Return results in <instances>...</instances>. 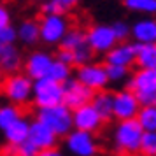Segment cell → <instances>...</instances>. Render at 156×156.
<instances>
[{
    "instance_id": "cell-1",
    "label": "cell",
    "mask_w": 156,
    "mask_h": 156,
    "mask_svg": "<svg viewBox=\"0 0 156 156\" xmlns=\"http://www.w3.org/2000/svg\"><path fill=\"white\" fill-rule=\"evenodd\" d=\"M142 137L144 130L137 119L118 121L112 130V146L121 156H137L140 154Z\"/></svg>"
},
{
    "instance_id": "cell-2",
    "label": "cell",
    "mask_w": 156,
    "mask_h": 156,
    "mask_svg": "<svg viewBox=\"0 0 156 156\" xmlns=\"http://www.w3.org/2000/svg\"><path fill=\"white\" fill-rule=\"evenodd\" d=\"M0 93L2 97L7 100V104L23 107L32 102L34 95V81L25 74V72H16L9 74L2 79L0 83Z\"/></svg>"
},
{
    "instance_id": "cell-3",
    "label": "cell",
    "mask_w": 156,
    "mask_h": 156,
    "mask_svg": "<svg viewBox=\"0 0 156 156\" xmlns=\"http://www.w3.org/2000/svg\"><path fill=\"white\" fill-rule=\"evenodd\" d=\"M35 119L42 121L46 126H49L58 139L69 135L74 130V125H72V111L65 104L37 109Z\"/></svg>"
},
{
    "instance_id": "cell-4",
    "label": "cell",
    "mask_w": 156,
    "mask_h": 156,
    "mask_svg": "<svg viewBox=\"0 0 156 156\" xmlns=\"http://www.w3.org/2000/svg\"><path fill=\"white\" fill-rule=\"evenodd\" d=\"M126 88L135 93L140 107L156 105V70L139 69L132 74Z\"/></svg>"
},
{
    "instance_id": "cell-5",
    "label": "cell",
    "mask_w": 156,
    "mask_h": 156,
    "mask_svg": "<svg viewBox=\"0 0 156 156\" xmlns=\"http://www.w3.org/2000/svg\"><path fill=\"white\" fill-rule=\"evenodd\" d=\"M32 102L37 109L53 107L58 104H63V84L49 77H42L34 81V95Z\"/></svg>"
},
{
    "instance_id": "cell-6",
    "label": "cell",
    "mask_w": 156,
    "mask_h": 156,
    "mask_svg": "<svg viewBox=\"0 0 156 156\" xmlns=\"http://www.w3.org/2000/svg\"><path fill=\"white\" fill-rule=\"evenodd\" d=\"M41 41L48 46H60L65 34L70 30V23L63 14H42L39 20Z\"/></svg>"
},
{
    "instance_id": "cell-7",
    "label": "cell",
    "mask_w": 156,
    "mask_h": 156,
    "mask_svg": "<svg viewBox=\"0 0 156 156\" xmlns=\"http://www.w3.org/2000/svg\"><path fill=\"white\" fill-rule=\"evenodd\" d=\"M63 146L70 156H97L98 153V142L95 133L81 130H72L69 135H65Z\"/></svg>"
},
{
    "instance_id": "cell-8",
    "label": "cell",
    "mask_w": 156,
    "mask_h": 156,
    "mask_svg": "<svg viewBox=\"0 0 156 156\" xmlns=\"http://www.w3.org/2000/svg\"><path fill=\"white\" fill-rule=\"evenodd\" d=\"M86 44L90 46V49L93 53L105 55L118 44V39L114 35L111 25L98 23V25H93V27L88 28V32H86Z\"/></svg>"
},
{
    "instance_id": "cell-9",
    "label": "cell",
    "mask_w": 156,
    "mask_h": 156,
    "mask_svg": "<svg viewBox=\"0 0 156 156\" xmlns=\"http://www.w3.org/2000/svg\"><path fill=\"white\" fill-rule=\"evenodd\" d=\"M76 79L86 88H90L91 91H102L105 90L109 84V77H107V70L104 63H95L90 62L86 65H81L76 70Z\"/></svg>"
},
{
    "instance_id": "cell-10",
    "label": "cell",
    "mask_w": 156,
    "mask_h": 156,
    "mask_svg": "<svg viewBox=\"0 0 156 156\" xmlns=\"http://www.w3.org/2000/svg\"><path fill=\"white\" fill-rule=\"evenodd\" d=\"M140 111V104L132 90H119L112 93V118L118 121L135 119Z\"/></svg>"
},
{
    "instance_id": "cell-11",
    "label": "cell",
    "mask_w": 156,
    "mask_h": 156,
    "mask_svg": "<svg viewBox=\"0 0 156 156\" xmlns=\"http://www.w3.org/2000/svg\"><path fill=\"white\" fill-rule=\"evenodd\" d=\"M93 95H95V91L86 88L84 84H81L76 77H70L69 81L63 83V104L70 111L79 109L86 104H91Z\"/></svg>"
},
{
    "instance_id": "cell-12",
    "label": "cell",
    "mask_w": 156,
    "mask_h": 156,
    "mask_svg": "<svg viewBox=\"0 0 156 156\" xmlns=\"http://www.w3.org/2000/svg\"><path fill=\"white\" fill-rule=\"evenodd\" d=\"M104 123L105 121L100 118V114L95 111V107L91 104H86V105L72 111V125H74V130L97 133L100 128L104 126Z\"/></svg>"
},
{
    "instance_id": "cell-13",
    "label": "cell",
    "mask_w": 156,
    "mask_h": 156,
    "mask_svg": "<svg viewBox=\"0 0 156 156\" xmlns=\"http://www.w3.org/2000/svg\"><path fill=\"white\" fill-rule=\"evenodd\" d=\"M53 62H55V58L48 51H32L27 56V60L23 62V69L32 81H37V79L48 77V72H49Z\"/></svg>"
},
{
    "instance_id": "cell-14",
    "label": "cell",
    "mask_w": 156,
    "mask_h": 156,
    "mask_svg": "<svg viewBox=\"0 0 156 156\" xmlns=\"http://www.w3.org/2000/svg\"><path fill=\"white\" fill-rule=\"evenodd\" d=\"M28 140L35 146L39 151H46V149L56 147L58 137L49 126H46L42 121L34 119L30 121V132H28Z\"/></svg>"
},
{
    "instance_id": "cell-15",
    "label": "cell",
    "mask_w": 156,
    "mask_h": 156,
    "mask_svg": "<svg viewBox=\"0 0 156 156\" xmlns=\"http://www.w3.org/2000/svg\"><path fill=\"white\" fill-rule=\"evenodd\" d=\"M135 63V42H118L112 49L105 53V65H119L130 69Z\"/></svg>"
},
{
    "instance_id": "cell-16",
    "label": "cell",
    "mask_w": 156,
    "mask_h": 156,
    "mask_svg": "<svg viewBox=\"0 0 156 156\" xmlns=\"http://www.w3.org/2000/svg\"><path fill=\"white\" fill-rule=\"evenodd\" d=\"M135 44H151L156 42V20L142 18L132 25V34Z\"/></svg>"
},
{
    "instance_id": "cell-17",
    "label": "cell",
    "mask_w": 156,
    "mask_h": 156,
    "mask_svg": "<svg viewBox=\"0 0 156 156\" xmlns=\"http://www.w3.org/2000/svg\"><path fill=\"white\" fill-rule=\"evenodd\" d=\"M28 132H30V119L21 116L20 119H16L12 125H9L2 133L5 139V144L9 146H20L21 142L28 140Z\"/></svg>"
},
{
    "instance_id": "cell-18",
    "label": "cell",
    "mask_w": 156,
    "mask_h": 156,
    "mask_svg": "<svg viewBox=\"0 0 156 156\" xmlns=\"http://www.w3.org/2000/svg\"><path fill=\"white\" fill-rule=\"evenodd\" d=\"M21 53L18 51L14 44L0 48V72H4L5 76L16 74L21 69Z\"/></svg>"
},
{
    "instance_id": "cell-19",
    "label": "cell",
    "mask_w": 156,
    "mask_h": 156,
    "mask_svg": "<svg viewBox=\"0 0 156 156\" xmlns=\"http://www.w3.org/2000/svg\"><path fill=\"white\" fill-rule=\"evenodd\" d=\"M135 65L146 70H156V42L135 44Z\"/></svg>"
},
{
    "instance_id": "cell-20",
    "label": "cell",
    "mask_w": 156,
    "mask_h": 156,
    "mask_svg": "<svg viewBox=\"0 0 156 156\" xmlns=\"http://www.w3.org/2000/svg\"><path fill=\"white\" fill-rule=\"evenodd\" d=\"M16 30H18V41L25 46H35L41 41V28L39 21L35 20H25Z\"/></svg>"
},
{
    "instance_id": "cell-21",
    "label": "cell",
    "mask_w": 156,
    "mask_h": 156,
    "mask_svg": "<svg viewBox=\"0 0 156 156\" xmlns=\"http://www.w3.org/2000/svg\"><path fill=\"white\" fill-rule=\"evenodd\" d=\"M91 105L95 107V111L100 114V118L104 121L112 119V93L102 90L97 91L91 98Z\"/></svg>"
},
{
    "instance_id": "cell-22",
    "label": "cell",
    "mask_w": 156,
    "mask_h": 156,
    "mask_svg": "<svg viewBox=\"0 0 156 156\" xmlns=\"http://www.w3.org/2000/svg\"><path fill=\"white\" fill-rule=\"evenodd\" d=\"M81 0H46L41 11L42 14H67L69 11H72L74 7H77V4Z\"/></svg>"
},
{
    "instance_id": "cell-23",
    "label": "cell",
    "mask_w": 156,
    "mask_h": 156,
    "mask_svg": "<svg viewBox=\"0 0 156 156\" xmlns=\"http://www.w3.org/2000/svg\"><path fill=\"white\" fill-rule=\"evenodd\" d=\"M83 46H86V32H83L81 28H70L60 42L62 49H69V51H76Z\"/></svg>"
},
{
    "instance_id": "cell-24",
    "label": "cell",
    "mask_w": 156,
    "mask_h": 156,
    "mask_svg": "<svg viewBox=\"0 0 156 156\" xmlns=\"http://www.w3.org/2000/svg\"><path fill=\"white\" fill-rule=\"evenodd\" d=\"M135 119L144 132H156V105H142Z\"/></svg>"
},
{
    "instance_id": "cell-25",
    "label": "cell",
    "mask_w": 156,
    "mask_h": 156,
    "mask_svg": "<svg viewBox=\"0 0 156 156\" xmlns=\"http://www.w3.org/2000/svg\"><path fill=\"white\" fill-rule=\"evenodd\" d=\"M125 7L132 12L146 16H154L156 14V0H123Z\"/></svg>"
},
{
    "instance_id": "cell-26",
    "label": "cell",
    "mask_w": 156,
    "mask_h": 156,
    "mask_svg": "<svg viewBox=\"0 0 156 156\" xmlns=\"http://www.w3.org/2000/svg\"><path fill=\"white\" fill-rule=\"evenodd\" d=\"M23 114L21 109L18 105H12V104H4L0 105V130L4 132L9 125H12L16 119H20Z\"/></svg>"
},
{
    "instance_id": "cell-27",
    "label": "cell",
    "mask_w": 156,
    "mask_h": 156,
    "mask_svg": "<svg viewBox=\"0 0 156 156\" xmlns=\"http://www.w3.org/2000/svg\"><path fill=\"white\" fill-rule=\"evenodd\" d=\"M48 77L53 79V81H56V83H60V84H63L65 81H69L72 77V67L67 63H62L60 60L55 58V62H53L49 72H48Z\"/></svg>"
},
{
    "instance_id": "cell-28",
    "label": "cell",
    "mask_w": 156,
    "mask_h": 156,
    "mask_svg": "<svg viewBox=\"0 0 156 156\" xmlns=\"http://www.w3.org/2000/svg\"><path fill=\"white\" fill-rule=\"evenodd\" d=\"M142 156H156V132H144L140 144Z\"/></svg>"
},
{
    "instance_id": "cell-29",
    "label": "cell",
    "mask_w": 156,
    "mask_h": 156,
    "mask_svg": "<svg viewBox=\"0 0 156 156\" xmlns=\"http://www.w3.org/2000/svg\"><path fill=\"white\" fill-rule=\"evenodd\" d=\"M105 70L109 83H123L130 74L126 67H119V65H105Z\"/></svg>"
},
{
    "instance_id": "cell-30",
    "label": "cell",
    "mask_w": 156,
    "mask_h": 156,
    "mask_svg": "<svg viewBox=\"0 0 156 156\" xmlns=\"http://www.w3.org/2000/svg\"><path fill=\"white\" fill-rule=\"evenodd\" d=\"M72 55H74V65L76 67H81V65H86L90 63L93 60V53L91 49H90V46L86 44V46H83V48H79V49L72 51Z\"/></svg>"
},
{
    "instance_id": "cell-31",
    "label": "cell",
    "mask_w": 156,
    "mask_h": 156,
    "mask_svg": "<svg viewBox=\"0 0 156 156\" xmlns=\"http://www.w3.org/2000/svg\"><path fill=\"white\" fill-rule=\"evenodd\" d=\"M111 27H112V32H114V35H116V39H118V42H125L130 37V34H132V27L126 21H123V20L114 21Z\"/></svg>"
},
{
    "instance_id": "cell-32",
    "label": "cell",
    "mask_w": 156,
    "mask_h": 156,
    "mask_svg": "<svg viewBox=\"0 0 156 156\" xmlns=\"http://www.w3.org/2000/svg\"><path fill=\"white\" fill-rule=\"evenodd\" d=\"M16 41H18V30L12 25H9L5 28H0V48L12 46V44H16Z\"/></svg>"
},
{
    "instance_id": "cell-33",
    "label": "cell",
    "mask_w": 156,
    "mask_h": 156,
    "mask_svg": "<svg viewBox=\"0 0 156 156\" xmlns=\"http://www.w3.org/2000/svg\"><path fill=\"white\" fill-rule=\"evenodd\" d=\"M16 153H18V154H23V156H37L39 149H37L30 140H25V142H21L20 146H16Z\"/></svg>"
},
{
    "instance_id": "cell-34",
    "label": "cell",
    "mask_w": 156,
    "mask_h": 156,
    "mask_svg": "<svg viewBox=\"0 0 156 156\" xmlns=\"http://www.w3.org/2000/svg\"><path fill=\"white\" fill-rule=\"evenodd\" d=\"M56 60H60L62 63H67V65H70V67H74V55L69 49H62L60 48L56 53Z\"/></svg>"
},
{
    "instance_id": "cell-35",
    "label": "cell",
    "mask_w": 156,
    "mask_h": 156,
    "mask_svg": "<svg viewBox=\"0 0 156 156\" xmlns=\"http://www.w3.org/2000/svg\"><path fill=\"white\" fill-rule=\"evenodd\" d=\"M12 21V16H11V11H9L5 5H2L0 4V28H5L9 27Z\"/></svg>"
},
{
    "instance_id": "cell-36",
    "label": "cell",
    "mask_w": 156,
    "mask_h": 156,
    "mask_svg": "<svg viewBox=\"0 0 156 156\" xmlns=\"http://www.w3.org/2000/svg\"><path fill=\"white\" fill-rule=\"evenodd\" d=\"M37 156H65V153L60 151L58 147H51V149H46V151H39Z\"/></svg>"
},
{
    "instance_id": "cell-37",
    "label": "cell",
    "mask_w": 156,
    "mask_h": 156,
    "mask_svg": "<svg viewBox=\"0 0 156 156\" xmlns=\"http://www.w3.org/2000/svg\"><path fill=\"white\" fill-rule=\"evenodd\" d=\"M14 154H18L14 146H9V144H5L4 147H0V156H14Z\"/></svg>"
},
{
    "instance_id": "cell-38",
    "label": "cell",
    "mask_w": 156,
    "mask_h": 156,
    "mask_svg": "<svg viewBox=\"0 0 156 156\" xmlns=\"http://www.w3.org/2000/svg\"><path fill=\"white\" fill-rule=\"evenodd\" d=\"M34 2H39V4H44V2H46V0H34Z\"/></svg>"
},
{
    "instance_id": "cell-39",
    "label": "cell",
    "mask_w": 156,
    "mask_h": 156,
    "mask_svg": "<svg viewBox=\"0 0 156 156\" xmlns=\"http://www.w3.org/2000/svg\"><path fill=\"white\" fill-rule=\"evenodd\" d=\"M14 156H23V154H14Z\"/></svg>"
},
{
    "instance_id": "cell-40",
    "label": "cell",
    "mask_w": 156,
    "mask_h": 156,
    "mask_svg": "<svg viewBox=\"0 0 156 156\" xmlns=\"http://www.w3.org/2000/svg\"><path fill=\"white\" fill-rule=\"evenodd\" d=\"M137 156H142V154H137Z\"/></svg>"
}]
</instances>
